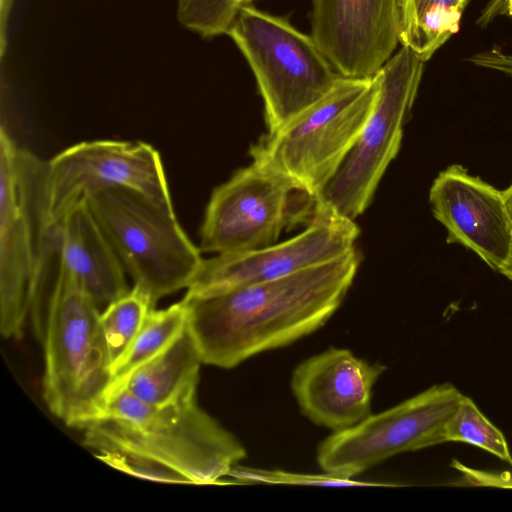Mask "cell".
<instances>
[{
    "label": "cell",
    "instance_id": "cell-1",
    "mask_svg": "<svg viewBox=\"0 0 512 512\" xmlns=\"http://www.w3.org/2000/svg\"><path fill=\"white\" fill-rule=\"evenodd\" d=\"M356 248L329 262L275 280L186 293L187 328L202 362L224 369L287 346L321 328L356 276Z\"/></svg>",
    "mask_w": 512,
    "mask_h": 512
},
{
    "label": "cell",
    "instance_id": "cell-2",
    "mask_svg": "<svg viewBox=\"0 0 512 512\" xmlns=\"http://www.w3.org/2000/svg\"><path fill=\"white\" fill-rule=\"evenodd\" d=\"M81 430L83 445L102 462L154 482L223 484L247 456L241 442L198 405L196 394L152 405L118 390Z\"/></svg>",
    "mask_w": 512,
    "mask_h": 512
},
{
    "label": "cell",
    "instance_id": "cell-3",
    "mask_svg": "<svg viewBox=\"0 0 512 512\" xmlns=\"http://www.w3.org/2000/svg\"><path fill=\"white\" fill-rule=\"evenodd\" d=\"M41 305L43 398L57 418L81 429L105 409L113 383V362L98 305L60 266L52 242Z\"/></svg>",
    "mask_w": 512,
    "mask_h": 512
},
{
    "label": "cell",
    "instance_id": "cell-4",
    "mask_svg": "<svg viewBox=\"0 0 512 512\" xmlns=\"http://www.w3.org/2000/svg\"><path fill=\"white\" fill-rule=\"evenodd\" d=\"M46 162L0 131V330L21 338L34 308L48 247Z\"/></svg>",
    "mask_w": 512,
    "mask_h": 512
},
{
    "label": "cell",
    "instance_id": "cell-5",
    "mask_svg": "<svg viewBox=\"0 0 512 512\" xmlns=\"http://www.w3.org/2000/svg\"><path fill=\"white\" fill-rule=\"evenodd\" d=\"M83 200L133 287L153 306L159 299L189 288L204 259L180 226L175 210L124 187L98 189Z\"/></svg>",
    "mask_w": 512,
    "mask_h": 512
},
{
    "label": "cell",
    "instance_id": "cell-6",
    "mask_svg": "<svg viewBox=\"0 0 512 512\" xmlns=\"http://www.w3.org/2000/svg\"><path fill=\"white\" fill-rule=\"evenodd\" d=\"M226 35L255 77L269 133L322 99L341 77L310 34L252 3L240 6Z\"/></svg>",
    "mask_w": 512,
    "mask_h": 512
},
{
    "label": "cell",
    "instance_id": "cell-7",
    "mask_svg": "<svg viewBox=\"0 0 512 512\" xmlns=\"http://www.w3.org/2000/svg\"><path fill=\"white\" fill-rule=\"evenodd\" d=\"M378 80L340 77L322 99L250 148L305 192L318 196L358 139L377 98Z\"/></svg>",
    "mask_w": 512,
    "mask_h": 512
},
{
    "label": "cell",
    "instance_id": "cell-8",
    "mask_svg": "<svg viewBox=\"0 0 512 512\" xmlns=\"http://www.w3.org/2000/svg\"><path fill=\"white\" fill-rule=\"evenodd\" d=\"M425 63L410 48L400 45L378 71L374 107L345 160L316 197L315 215L355 221L369 206L399 152Z\"/></svg>",
    "mask_w": 512,
    "mask_h": 512
},
{
    "label": "cell",
    "instance_id": "cell-9",
    "mask_svg": "<svg viewBox=\"0 0 512 512\" xmlns=\"http://www.w3.org/2000/svg\"><path fill=\"white\" fill-rule=\"evenodd\" d=\"M316 199L268 164L253 160L217 186L200 228V249L240 253L276 243L286 228L307 225Z\"/></svg>",
    "mask_w": 512,
    "mask_h": 512
},
{
    "label": "cell",
    "instance_id": "cell-10",
    "mask_svg": "<svg viewBox=\"0 0 512 512\" xmlns=\"http://www.w3.org/2000/svg\"><path fill=\"white\" fill-rule=\"evenodd\" d=\"M464 394L451 383L435 384L357 425L334 432L317 449L328 474L353 478L397 454L445 443V427Z\"/></svg>",
    "mask_w": 512,
    "mask_h": 512
},
{
    "label": "cell",
    "instance_id": "cell-11",
    "mask_svg": "<svg viewBox=\"0 0 512 512\" xmlns=\"http://www.w3.org/2000/svg\"><path fill=\"white\" fill-rule=\"evenodd\" d=\"M124 187L174 210L159 152L143 141L74 144L46 162L44 206L48 229L88 193Z\"/></svg>",
    "mask_w": 512,
    "mask_h": 512
},
{
    "label": "cell",
    "instance_id": "cell-12",
    "mask_svg": "<svg viewBox=\"0 0 512 512\" xmlns=\"http://www.w3.org/2000/svg\"><path fill=\"white\" fill-rule=\"evenodd\" d=\"M358 235L355 221L315 215L302 232L281 243L204 259L186 293L216 292L295 274L350 252Z\"/></svg>",
    "mask_w": 512,
    "mask_h": 512
},
{
    "label": "cell",
    "instance_id": "cell-13",
    "mask_svg": "<svg viewBox=\"0 0 512 512\" xmlns=\"http://www.w3.org/2000/svg\"><path fill=\"white\" fill-rule=\"evenodd\" d=\"M313 40L339 75L372 78L400 45L399 0H312Z\"/></svg>",
    "mask_w": 512,
    "mask_h": 512
},
{
    "label": "cell",
    "instance_id": "cell-14",
    "mask_svg": "<svg viewBox=\"0 0 512 512\" xmlns=\"http://www.w3.org/2000/svg\"><path fill=\"white\" fill-rule=\"evenodd\" d=\"M429 203L446 229L447 243L464 246L502 272L512 255V218L503 190L453 164L434 179Z\"/></svg>",
    "mask_w": 512,
    "mask_h": 512
},
{
    "label": "cell",
    "instance_id": "cell-15",
    "mask_svg": "<svg viewBox=\"0 0 512 512\" xmlns=\"http://www.w3.org/2000/svg\"><path fill=\"white\" fill-rule=\"evenodd\" d=\"M385 370L381 363L371 364L348 349L331 347L294 369L291 388L311 422L340 432L371 415L372 390Z\"/></svg>",
    "mask_w": 512,
    "mask_h": 512
},
{
    "label": "cell",
    "instance_id": "cell-16",
    "mask_svg": "<svg viewBox=\"0 0 512 512\" xmlns=\"http://www.w3.org/2000/svg\"><path fill=\"white\" fill-rule=\"evenodd\" d=\"M49 234L60 266L97 305H108L131 289L123 265L84 200L71 207Z\"/></svg>",
    "mask_w": 512,
    "mask_h": 512
},
{
    "label": "cell",
    "instance_id": "cell-17",
    "mask_svg": "<svg viewBox=\"0 0 512 512\" xmlns=\"http://www.w3.org/2000/svg\"><path fill=\"white\" fill-rule=\"evenodd\" d=\"M202 359L188 328L163 352L134 370L109 396L125 390L152 405L196 394Z\"/></svg>",
    "mask_w": 512,
    "mask_h": 512
},
{
    "label": "cell",
    "instance_id": "cell-18",
    "mask_svg": "<svg viewBox=\"0 0 512 512\" xmlns=\"http://www.w3.org/2000/svg\"><path fill=\"white\" fill-rule=\"evenodd\" d=\"M400 45L427 62L459 31L464 7L459 0H399Z\"/></svg>",
    "mask_w": 512,
    "mask_h": 512
},
{
    "label": "cell",
    "instance_id": "cell-19",
    "mask_svg": "<svg viewBox=\"0 0 512 512\" xmlns=\"http://www.w3.org/2000/svg\"><path fill=\"white\" fill-rule=\"evenodd\" d=\"M187 319L183 300L161 310L152 309L135 340L114 366L109 394L134 370L167 349L184 332Z\"/></svg>",
    "mask_w": 512,
    "mask_h": 512
},
{
    "label": "cell",
    "instance_id": "cell-20",
    "mask_svg": "<svg viewBox=\"0 0 512 512\" xmlns=\"http://www.w3.org/2000/svg\"><path fill=\"white\" fill-rule=\"evenodd\" d=\"M154 306L135 287L106 305L100 322L114 366L125 355Z\"/></svg>",
    "mask_w": 512,
    "mask_h": 512
},
{
    "label": "cell",
    "instance_id": "cell-21",
    "mask_svg": "<svg viewBox=\"0 0 512 512\" xmlns=\"http://www.w3.org/2000/svg\"><path fill=\"white\" fill-rule=\"evenodd\" d=\"M445 440L473 445L512 465V454L504 434L466 395L446 424Z\"/></svg>",
    "mask_w": 512,
    "mask_h": 512
},
{
    "label": "cell",
    "instance_id": "cell-22",
    "mask_svg": "<svg viewBox=\"0 0 512 512\" xmlns=\"http://www.w3.org/2000/svg\"><path fill=\"white\" fill-rule=\"evenodd\" d=\"M236 0H177L179 23L203 38L226 35L239 8Z\"/></svg>",
    "mask_w": 512,
    "mask_h": 512
},
{
    "label": "cell",
    "instance_id": "cell-23",
    "mask_svg": "<svg viewBox=\"0 0 512 512\" xmlns=\"http://www.w3.org/2000/svg\"><path fill=\"white\" fill-rule=\"evenodd\" d=\"M228 476L235 479L237 484H287V485H309V486H332V487H372V486H395L394 484L380 482H364L353 478L337 477L328 473L325 474H303L292 473L282 470H270L262 468L245 467L235 465Z\"/></svg>",
    "mask_w": 512,
    "mask_h": 512
},
{
    "label": "cell",
    "instance_id": "cell-24",
    "mask_svg": "<svg viewBox=\"0 0 512 512\" xmlns=\"http://www.w3.org/2000/svg\"><path fill=\"white\" fill-rule=\"evenodd\" d=\"M512 20V0H489L476 20L480 27H487L499 18Z\"/></svg>",
    "mask_w": 512,
    "mask_h": 512
},
{
    "label": "cell",
    "instance_id": "cell-25",
    "mask_svg": "<svg viewBox=\"0 0 512 512\" xmlns=\"http://www.w3.org/2000/svg\"><path fill=\"white\" fill-rule=\"evenodd\" d=\"M14 0H0V55L4 57L7 47V30Z\"/></svg>",
    "mask_w": 512,
    "mask_h": 512
},
{
    "label": "cell",
    "instance_id": "cell-26",
    "mask_svg": "<svg viewBox=\"0 0 512 512\" xmlns=\"http://www.w3.org/2000/svg\"><path fill=\"white\" fill-rule=\"evenodd\" d=\"M502 70L503 72L512 77V53L508 52L502 59Z\"/></svg>",
    "mask_w": 512,
    "mask_h": 512
},
{
    "label": "cell",
    "instance_id": "cell-27",
    "mask_svg": "<svg viewBox=\"0 0 512 512\" xmlns=\"http://www.w3.org/2000/svg\"><path fill=\"white\" fill-rule=\"evenodd\" d=\"M503 195L506 201L508 211L512 218V184L509 185L505 190H503Z\"/></svg>",
    "mask_w": 512,
    "mask_h": 512
},
{
    "label": "cell",
    "instance_id": "cell-28",
    "mask_svg": "<svg viewBox=\"0 0 512 512\" xmlns=\"http://www.w3.org/2000/svg\"><path fill=\"white\" fill-rule=\"evenodd\" d=\"M512 282V255L506 267L500 273Z\"/></svg>",
    "mask_w": 512,
    "mask_h": 512
},
{
    "label": "cell",
    "instance_id": "cell-29",
    "mask_svg": "<svg viewBox=\"0 0 512 512\" xmlns=\"http://www.w3.org/2000/svg\"><path fill=\"white\" fill-rule=\"evenodd\" d=\"M252 1H254V0H236V2L239 5L246 4V3H252Z\"/></svg>",
    "mask_w": 512,
    "mask_h": 512
},
{
    "label": "cell",
    "instance_id": "cell-30",
    "mask_svg": "<svg viewBox=\"0 0 512 512\" xmlns=\"http://www.w3.org/2000/svg\"><path fill=\"white\" fill-rule=\"evenodd\" d=\"M461 5L465 8L469 0H459Z\"/></svg>",
    "mask_w": 512,
    "mask_h": 512
}]
</instances>
